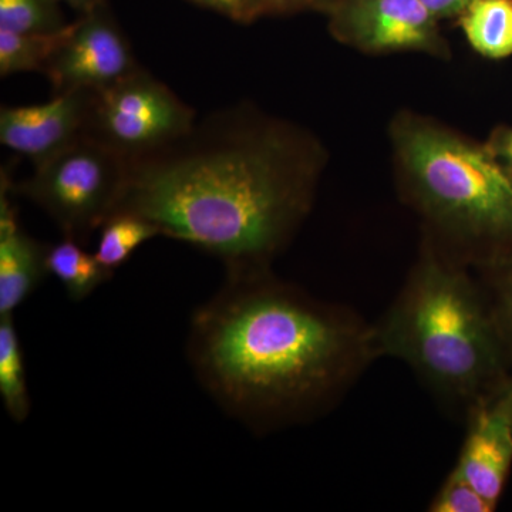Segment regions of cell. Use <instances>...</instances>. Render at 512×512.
I'll use <instances>...</instances> for the list:
<instances>
[{
  "label": "cell",
  "mask_w": 512,
  "mask_h": 512,
  "mask_svg": "<svg viewBox=\"0 0 512 512\" xmlns=\"http://www.w3.org/2000/svg\"><path fill=\"white\" fill-rule=\"evenodd\" d=\"M322 163L301 128L245 107L221 110L131 163L119 211L221 259L227 272L265 269L311 211Z\"/></svg>",
  "instance_id": "1"
},
{
  "label": "cell",
  "mask_w": 512,
  "mask_h": 512,
  "mask_svg": "<svg viewBox=\"0 0 512 512\" xmlns=\"http://www.w3.org/2000/svg\"><path fill=\"white\" fill-rule=\"evenodd\" d=\"M59 2L67 3L70 8L77 10V12L82 15V13L89 12L97 6L101 5V3L107 2V0H59Z\"/></svg>",
  "instance_id": "24"
},
{
  "label": "cell",
  "mask_w": 512,
  "mask_h": 512,
  "mask_svg": "<svg viewBox=\"0 0 512 512\" xmlns=\"http://www.w3.org/2000/svg\"><path fill=\"white\" fill-rule=\"evenodd\" d=\"M8 171L0 175V316L13 315L49 275L47 251L22 228Z\"/></svg>",
  "instance_id": "11"
},
{
  "label": "cell",
  "mask_w": 512,
  "mask_h": 512,
  "mask_svg": "<svg viewBox=\"0 0 512 512\" xmlns=\"http://www.w3.org/2000/svg\"><path fill=\"white\" fill-rule=\"evenodd\" d=\"M335 0H269L272 13L298 12V10L318 9L325 12Z\"/></svg>",
  "instance_id": "23"
},
{
  "label": "cell",
  "mask_w": 512,
  "mask_h": 512,
  "mask_svg": "<svg viewBox=\"0 0 512 512\" xmlns=\"http://www.w3.org/2000/svg\"><path fill=\"white\" fill-rule=\"evenodd\" d=\"M93 92L70 90L35 106L0 109V143L42 164L86 136Z\"/></svg>",
  "instance_id": "9"
},
{
  "label": "cell",
  "mask_w": 512,
  "mask_h": 512,
  "mask_svg": "<svg viewBox=\"0 0 512 512\" xmlns=\"http://www.w3.org/2000/svg\"><path fill=\"white\" fill-rule=\"evenodd\" d=\"M458 22L478 55L491 60L512 56V0H474Z\"/></svg>",
  "instance_id": "12"
},
{
  "label": "cell",
  "mask_w": 512,
  "mask_h": 512,
  "mask_svg": "<svg viewBox=\"0 0 512 512\" xmlns=\"http://www.w3.org/2000/svg\"><path fill=\"white\" fill-rule=\"evenodd\" d=\"M140 67L109 3L104 2L70 23L45 74L55 94L70 90L99 93Z\"/></svg>",
  "instance_id": "8"
},
{
  "label": "cell",
  "mask_w": 512,
  "mask_h": 512,
  "mask_svg": "<svg viewBox=\"0 0 512 512\" xmlns=\"http://www.w3.org/2000/svg\"><path fill=\"white\" fill-rule=\"evenodd\" d=\"M99 231V244L94 254L101 265L113 272L126 264L141 245L161 235L153 222L126 211L111 215Z\"/></svg>",
  "instance_id": "15"
},
{
  "label": "cell",
  "mask_w": 512,
  "mask_h": 512,
  "mask_svg": "<svg viewBox=\"0 0 512 512\" xmlns=\"http://www.w3.org/2000/svg\"><path fill=\"white\" fill-rule=\"evenodd\" d=\"M66 29L62 32L37 35L16 33L0 29V76L40 72L45 73L47 64L62 45Z\"/></svg>",
  "instance_id": "16"
},
{
  "label": "cell",
  "mask_w": 512,
  "mask_h": 512,
  "mask_svg": "<svg viewBox=\"0 0 512 512\" xmlns=\"http://www.w3.org/2000/svg\"><path fill=\"white\" fill-rule=\"evenodd\" d=\"M46 262L49 275L55 276L73 302L83 301L114 275L82 242L69 237L49 247Z\"/></svg>",
  "instance_id": "13"
},
{
  "label": "cell",
  "mask_w": 512,
  "mask_h": 512,
  "mask_svg": "<svg viewBox=\"0 0 512 512\" xmlns=\"http://www.w3.org/2000/svg\"><path fill=\"white\" fill-rule=\"evenodd\" d=\"M188 2L214 10L238 23H251L261 16L272 15L269 0H188Z\"/></svg>",
  "instance_id": "20"
},
{
  "label": "cell",
  "mask_w": 512,
  "mask_h": 512,
  "mask_svg": "<svg viewBox=\"0 0 512 512\" xmlns=\"http://www.w3.org/2000/svg\"><path fill=\"white\" fill-rule=\"evenodd\" d=\"M437 20L460 18L474 0H420Z\"/></svg>",
  "instance_id": "22"
},
{
  "label": "cell",
  "mask_w": 512,
  "mask_h": 512,
  "mask_svg": "<svg viewBox=\"0 0 512 512\" xmlns=\"http://www.w3.org/2000/svg\"><path fill=\"white\" fill-rule=\"evenodd\" d=\"M187 353L204 389L255 429L323 412L379 359L373 325L269 268L227 272L192 313Z\"/></svg>",
  "instance_id": "2"
},
{
  "label": "cell",
  "mask_w": 512,
  "mask_h": 512,
  "mask_svg": "<svg viewBox=\"0 0 512 512\" xmlns=\"http://www.w3.org/2000/svg\"><path fill=\"white\" fill-rule=\"evenodd\" d=\"M195 124L194 109L141 66L94 94L86 136L134 163L174 146Z\"/></svg>",
  "instance_id": "6"
},
{
  "label": "cell",
  "mask_w": 512,
  "mask_h": 512,
  "mask_svg": "<svg viewBox=\"0 0 512 512\" xmlns=\"http://www.w3.org/2000/svg\"><path fill=\"white\" fill-rule=\"evenodd\" d=\"M511 379L467 413L466 440L451 470L497 507L512 468Z\"/></svg>",
  "instance_id": "10"
},
{
  "label": "cell",
  "mask_w": 512,
  "mask_h": 512,
  "mask_svg": "<svg viewBox=\"0 0 512 512\" xmlns=\"http://www.w3.org/2000/svg\"><path fill=\"white\" fill-rule=\"evenodd\" d=\"M392 141L410 201L458 261L512 256V175L485 144L409 113L394 120Z\"/></svg>",
  "instance_id": "4"
},
{
  "label": "cell",
  "mask_w": 512,
  "mask_h": 512,
  "mask_svg": "<svg viewBox=\"0 0 512 512\" xmlns=\"http://www.w3.org/2000/svg\"><path fill=\"white\" fill-rule=\"evenodd\" d=\"M130 161L89 136L35 165V173L13 183V195L46 212L63 237L86 244L119 211L130 180Z\"/></svg>",
  "instance_id": "5"
},
{
  "label": "cell",
  "mask_w": 512,
  "mask_h": 512,
  "mask_svg": "<svg viewBox=\"0 0 512 512\" xmlns=\"http://www.w3.org/2000/svg\"><path fill=\"white\" fill-rule=\"evenodd\" d=\"M490 153L497 158L498 163L512 175V127L501 126L494 128L488 140L485 141Z\"/></svg>",
  "instance_id": "21"
},
{
  "label": "cell",
  "mask_w": 512,
  "mask_h": 512,
  "mask_svg": "<svg viewBox=\"0 0 512 512\" xmlns=\"http://www.w3.org/2000/svg\"><path fill=\"white\" fill-rule=\"evenodd\" d=\"M497 505L451 471L429 505L431 512H493Z\"/></svg>",
  "instance_id": "19"
},
{
  "label": "cell",
  "mask_w": 512,
  "mask_h": 512,
  "mask_svg": "<svg viewBox=\"0 0 512 512\" xmlns=\"http://www.w3.org/2000/svg\"><path fill=\"white\" fill-rule=\"evenodd\" d=\"M481 269L485 272L481 285L512 363V256L481 266Z\"/></svg>",
  "instance_id": "18"
},
{
  "label": "cell",
  "mask_w": 512,
  "mask_h": 512,
  "mask_svg": "<svg viewBox=\"0 0 512 512\" xmlns=\"http://www.w3.org/2000/svg\"><path fill=\"white\" fill-rule=\"evenodd\" d=\"M0 397L6 412L23 423L32 409L25 357L13 315L0 316Z\"/></svg>",
  "instance_id": "14"
},
{
  "label": "cell",
  "mask_w": 512,
  "mask_h": 512,
  "mask_svg": "<svg viewBox=\"0 0 512 512\" xmlns=\"http://www.w3.org/2000/svg\"><path fill=\"white\" fill-rule=\"evenodd\" d=\"M325 12L335 39L362 52L448 56L440 22L420 0H335Z\"/></svg>",
  "instance_id": "7"
},
{
  "label": "cell",
  "mask_w": 512,
  "mask_h": 512,
  "mask_svg": "<svg viewBox=\"0 0 512 512\" xmlns=\"http://www.w3.org/2000/svg\"><path fill=\"white\" fill-rule=\"evenodd\" d=\"M59 0H0V29L16 33L62 32L64 19Z\"/></svg>",
  "instance_id": "17"
},
{
  "label": "cell",
  "mask_w": 512,
  "mask_h": 512,
  "mask_svg": "<svg viewBox=\"0 0 512 512\" xmlns=\"http://www.w3.org/2000/svg\"><path fill=\"white\" fill-rule=\"evenodd\" d=\"M373 329L377 356L402 360L466 416L510 380V359L483 285L433 239Z\"/></svg>",
  "instance_id": "3"
},
{
  "label": "cell",
  "mask_w": 512,
  "mask_h": 512,
  "mask_svg": "<svg viewBox=\"0 0 512 512\" xmlns=\"http://www.w3.org/2000/svg\"><path fill=\"white\" fill-rule=\"evenodd\" d=\"M511 426H512V379H511Z\"/></svg>",
  "instance_id": "25"
}]
</instances>
